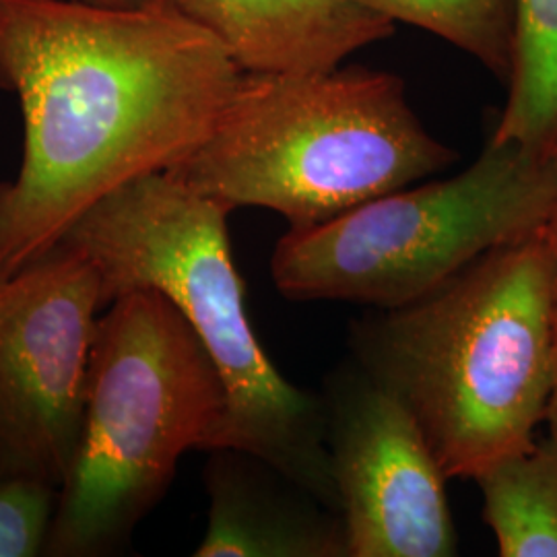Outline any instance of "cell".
I'll return each mask as SVG.
<instances>
[{
    "mask_svg": "<svg viewBox=\"0 0 557 557\" xmlns=\"http://www.w3.org/2000/svg\"><path fill=\"white\" fill-rule=\"evenodd\" d=\"M239 77L172 0H0V91L23 114L20 174L0 184V275L50 252L120 186L186 160Z\"/></svg>",
    "mask_w": 557,
    "mask_h": 557,
    "instance_id": "obj_1",
    "label": "cell"
},
{
    "mask_svg": "<svg viewBox=\"0 0 557 557\" xmlns=\"http://www.w3.org/2000/svg\"><path fill=\"white\" fill-rule=\"evenodd\" d=\"M552 296L541 227L351 326V358L411 411L446 478L535 444L554 393Z\"/></svg>",
    "mask_w": 557,
    "mask_h": 557,
    "instance_id": "obj_2",
    "label": "cell"
},
{
    "mask_svg": "<svg viewBox=\"0 0 557 557\" xmlns=\"http://www.w3.org/2000/svg\"><path fill=\"white\" fill-rule=\"evenodd\" d=\"M230 209L170 172L133 180L60 239L94 262L103 298L156 289L188 320L220 372L227 409L218 448L273 462L338 512L320 395L283 379L246 312Z\"/></svg>",
    "mask_w": 557,
    "mask_h": 557,
    "instance_id": "obj_3",
    "label": "cell"
},
{
    "mask_svg": "<svg viewBox=\"0 0 557 557\" xmlns=\"http://www.w3.org/2000/svg\"><path fill=\"white\" fill-rule=\"evenodd\" d=\"M403 81L366 69L242 73L211 135L168 170L230 211H275L308 230L450 168Z\"/></svg>",
    "mask_w": 557,
    "mask_h": 557,
    "instance_id": "obj_4",
    "label": "cell"
},
{
    "mask_svg": "<svg viewBox=\"0 0 557 557\" xmlns=\"http://www.w3.org/2000/svg\"><path fill=\"white\" fill-rule=\"evenodd\" d=\"M227 397L178 308L156 289L114 299L98 322L79 450L46 556H114L168 494L188 450L220 444Z\"/></svg>",
    "mask_w": 557,
    "mask_h": 557,
    "instance_id": "obj_5",
    "label": "cell"
},
{
    "mask_svg": "<svg viewBox=\"0 0 557 557\" xmlns=\"http://www.w3.org/2000/svg\"><path fill=\"white\" fill-rule=\"evenodd\" d=\"M557 197V160L494 143L453 178L405 186L308 230L271 259L281 296L398 308L504 244L539 232Z\"/></svg>",
    "mask_w": 557,
    "mask_h": 557,
    "instance_id": "obj_6",
    "label": "cell"
},
{
    "mask_svg": "<svg viewBox=\"0 0 557 557\" xmlns=\"http://www.w3.org/2000/svg\"><path fill=\"white\" fill-rule=\"evenodd\" d=\"M106 308L98 269L62 242L0 275V478L66 483Z\"/></svg>",
    "mask_w": 557,
    "mask_h": 557,
    "instance_id": "obj_7",
    "label": "cell"
},
{
    "mask_svg": "<svg viewBox=\"0 0 557 557\" xmlns=\"http://www.w3.org/2000/svg\"><path fill=\"white\" fill-rule=\"evenodd\" d=\"M320 400L349 557L455 556L448 478L400 398L349 358Z\"/></svg>",
    "mask_w": 557,
    "mask_h": 557,
    "instance_id": "obj_8",
    "label": "cell"
},
{
    "mask_svg": "<svg viewBox=\"0 0 557 557\" xmlns=\"http://www.w3.org/2000/svg\"><path fill=\"white\" fill-rule=\"evenodd\" d=\"M209 522L199 557H349L341 512L239 448H215L205 467Z\"/></svg>",
    "mask_w": 557,
    "mask_h": 557,
    "instance_id": "obj_9",
    "label": "cell"
},
{
    "mask_svg": "<svg viewBox=\"0 0 557 557\" xmlns=\"http://www.w3.org/2000/svg\"><path fill=\"white\" fill-rule=\"evenodd\" d=\"M242 73H322L384 40L395 23L361 0H172Z\"/></svg>",
    "mask_w": 557,
    "mask_h": 557,
    "instance_id": "obj_10",
    "label": "cell"
},
{
    "mask_svg": "<svg viewBox=\"0 0 557 557\" xmlns=\"http://www.w3.org/2000/svg\"><path fill=\"white\" fill-rule=\"evenodd\" d=\"M502 557H557V438L502 458L473 479Z\"/></svg>",
    "mask_w": 557,
    "mask_h": 557,
    "instance_id": "obj_11",
    "label": "cell"
},
{
    "mask_svg": "<svg viewBox=\"0 0 557 557\" xmlns=\"http://www.w3.org/2000/svg\"><path fill=\"white\" fill-rule=\"evenodd\" d=\"M557 128V0H517L508 98L494 143L543 149Z\"/></svg>",
    "mask_w": 557,
    "mask_h": 557,
    "instance_id": "obj_12",
    "label": "cell"
},
{
    "mask_svg": "<svg viewBox=\"0 0 557 557\" xmlns=\"http://www.w3.org/2000/svg\"><path fill=\"white\" fill-rule=\"evenodd\" d=\"M386 20L421 27L471 54L508 83L517 36V0H361Z\"/></svg>",
    "mask_w": 557,
    "mask_h": 557,
    "instance_id": "obj_13",
    "label": "cell"
},
{
    "mask_svg": "<svg viewBox=\"0 0 557 557\" xmlns=\"http://www.w3.org/2000/svg\"><path fill=\"white\" fill-rule=\"evenodd\" d=\"M59 504V487L0 478V557L46 556Z\"/></svg>",
    "mask_w": 557,
    "mask_h": 557,
    "instance_id": "obj_14",
    "label": "cell"
},
{
    "mask_svg": "<svg viewBox=\"0 0 557 557\" xmlns=\"http://www.w3.org/2000/svg\"><path fill=\"white\" fill-rule=\"evenodd\" d=\"M545 239L552 252V262H554V296H552V324H554V393L549 400V409H547V430L552 436L557 438V197L554 200V207L549 211V218L543 225Z\"/></svg>",
    "mask_w": 557,
    "mask_h": 557,
    "instance_id": "obj_15",
    "label": "cell"
},
{
    "mask_svg": "<svg viewBox=\"0 0 557 557\" xmlns=\"http://www.w3.org/2000/svg\"><path fill=\"white\" fill-rule=\"evenodd\" d=\"M83 2L100 4V7H116V9H131V7H143V4H149V2H153V0H83Z\"/></svg>",
    "mask_w": 557,
    "mask_h": 557,
    "instance_id": "obj_16",
    "label": "cell"
},
{
    "mask_svg": "<svg viewBox=\"0 0 557 557\" xmlns=\"http://www.w3.org/2000/svg\"><path fill=\"white\" fill-rule=\"evenodd\" d=\"M543 153H547L549 158H554V160H557V128L554 131V135L549 137V140L545 143V147L541 149Z\"/></svg>",
    "mask_w": 557,
    "mask_h": 557,
    "instance_id": "obj_17",
    "label": "cell"
}]
</instances>
